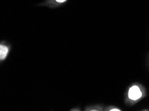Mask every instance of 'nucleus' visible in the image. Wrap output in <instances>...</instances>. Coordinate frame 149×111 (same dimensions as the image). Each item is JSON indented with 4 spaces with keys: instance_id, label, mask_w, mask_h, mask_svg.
<instances>
[{
    "instance_id": "f257e3e1",
    "label": "nucleus",
    "mask_w": 149,
    "mask_h": 111,
    "mask_svg": "<svg viewBox=\"0 0 149 111\" xmlns=\"http://www.w3.org/2000/svg\"><path fill=\"white\" fill-rule=\"evenodd\" d=\"M128 96L130 100L136 101L142 97V92L138 86H132L128 90Z\"/></svg>"
},
{
    "instance_id": "f03ea898",
    "label": "nucleus",
    "mask_w": 149,
    "mask_h": 111,
    "mask_svg": "<svg viewBox=\"0 0 149 111\" xmlns=\"http://www.w3.org/2000/svg\"><path fill=\"white\" fill-rule=\"evenodd\" d=\"M8 51L9 49L8 47L3 45H1V46H0V59H5L8 53Z\"/></svg>"
},
{
    "instance_id": "7ed1b4c3",
    "label": "nucleus",
    "mask_w": 149,
    "mask_h": 111,
    "mask_svg": "<svg viewBox=\"0 0 149 111\" xmlns=\"http://www.w3.org/2000/svg\"><path fill=\"white\" fill-rule=\"evenodd\" d=\"M56 1L58 2V3H64V2L66 1V0H56Z\"/></svg>"
},
{
    "instance_id": "20e7f679",
    "label": "nucleus",
    "mask_w": 149,
    "mask_h": 111,
    "mask_svg": "<svg viewBox=\"0 0 149 111\" xmlns=\"http://www.w3.org/2000/svg\"><path fill=\"white\" fill-rule=\"evenodd\" d=\"M110 110H111V111H115V110H116V111H120V110L118 109V108H112V109H110Z\"/></svg>"
}]
</instances>
